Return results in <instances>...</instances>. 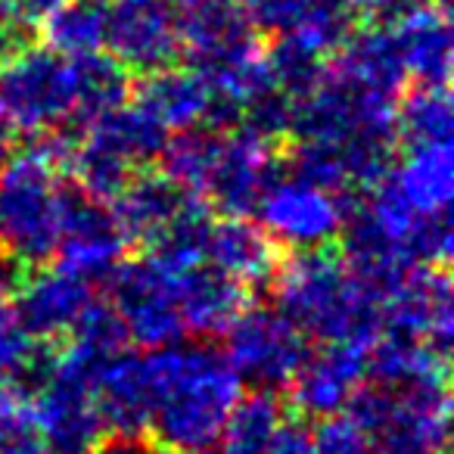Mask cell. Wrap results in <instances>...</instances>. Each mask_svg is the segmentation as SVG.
<instances>
[{
	"label": "cell",
	"mask_w": 454,
	"mask_h": 454,
	"mask_svg": "<svg viewBox=\"0 0 454 454\" xmlns=\"http://www.w3.org/2000/svg\"><path fill=\"white\" fill-rule=\"evenodd\" d=\"M380 330L427 340L448 352L454 336V302L445 268H411L380 299Z\"/></svg>",
	"instance_id": "obj_12"
},
{
	"label": "cell",
	"mask_w": 454,
	"mask_h": 454,
	"mask_svg": "<svg viewBox=\"0 0 454 454\" xmlns=\"http://www.w3.org/2000/svg\"><path fill=\"white\" fill-rule=\"evenodd\" d=\"M72 134H38L0 165V253L20 265H38L57 253L63 218L69 208L66 153Z\"/></svg>",
	"instance_id": "obj_4"
},
{
	"label": "cell",
	"mask_w": 454,
	"mask_h": 454,
	"mask_svg": "<svg viewBox=\"0 0 454 454\" xmlns=\"http://www.w3.org/2000/svg\"><path fill=\"white\" fill-rule=\"evenodd\" d=\"M255 32L296 38L333 57L348 35V10L340 0H240Z\"/></svg>",
	"instance_id": "obj_18"
},
{
	"label": "cell",
	"mask_w": 454,
	"mask_h": 454,
	"mask_svg": "<svg viewBox=\"0 0 454 454\" xmlns=\"http://www.w3.org/2000/svg\"><path fill=\"white\" fill-rule=\"evenodd\" d=\"M90 302H94L90 280L57 265L20 278L13 309L35 340L53 342L57 336H69Z\"/></svg>",
	"instance_id": "obj_17"
},
{
	"label": "cell",
	"mask_w": 454,
	"mask_h": 454,
	"mask_svg": "<svg viewBox=\"0 0 454 454\" xmlns=\"http://www.w3.org/2000/svg\"><path fill=\"white\" fill-rule=\"evenodd\" d=\"M247 286L215 271L206 262L177 271V309L184 330L196 336L224 333L231 321L247 309Z\"/></svg>",
	"instance_id": "obj_22"
},
{
	"label": "cell",
	"mask_w": 454,
	"mask_h": 454,
	"mask_svg": "<svg viewBox=\"0 0 454 454\" xmlns=\"http://www.w3.org/2000/svg\"><path fill=\"white\" fill-rule=\"evenodd\" d=\"M296 144L324 146L340 162L346 190L383 181L395 153V94L346 75L327 59L321 78L293 106Z\"/></svg>",
	"instance_id": "obj_1"
},
{
	"label": "cell",
	"mask_w": 454,
	"mask_h": 454,
	"mask_svg": "<svg viewBox=\"0 0 454 454\" xmlns=\"http://www.w3.org/2000/svg\"><path fill=\"white\" fill-rule=\"evenodd\" d=\"M0 454H53V451L38 439V433H35V435H22V439H13V442H4Z\"/></svg>",
	"instance_id": "obj_41"
},
{
	"label": "cell",
	"mask_w": 454,
	"mask_h": 454,
	"mask_svg": "<svg viewBox=\"0 0 454 454\" xmlns=\"http://www.w3.org/2000/svg\"><path fill=\"white\" fill-rule=\"evenodd\" d=\"M218 144H221V134L208 125L171 131L162 153H159L162 171L181 190L206 200V184H208V175H212L215 156H218Z\"/></svg>",
	"instance_id": "obj_28"
},
{
	"label": "cell",
	"mask_w": 454,
	"mask_h": 454,
	"mask_svg": "<svg viewBox=\"0 0 454 454\" xmlns=\"http://www.w3.org/2000/svg\"><path fill=\"white\" fill-rule=\"evenodd\" d=\"M13 156V128L0 119V165Z\"/></svg>",
	"instance_id": "obj_42"
},
{
	"label": "cell",
	"mask_w": 454,
	"mask_h": 454,
	"mask_svg": "<svg viewBox=\"0 0 454 454\" xmlns=\"http://www.w3.org/2000/svg\"><path fill=\"white\" fill-rule=\"evenodd\" d=\"M274 146L278 144L247 131V128L234 134H221L218 156H215L212 175L206 184V200H212L224 215L255 212L268 184L280 175Z\"/></svg>",
	"instance_id": "obj_13"
},
{
	"label": "cell",
	"mask_w": 454,
	"mask_h": 454,
	"mask_svg": "<svg viewBox=\"0 0 454 454\" xmlns=\"http://www.w3.org/2000/svg\"><path fill=\"white\" fill-rule=\"evenodd\" d=\"M206 265L253 290L278 274L280 253L262 224L249 221L247 215H224L218 221L212 218L208 227Z\"/></svg>",
	"instance_id": "obj_19"
},
{
	"label": "cell",
	"mask_w": 454,
	"mask_h": 454,
	"mask_svg": "<svg viewBox=\"0 0 454 454\" xmlns=\"http://www.w3.org/2000/svg\"><path fill=\"white\" fill-rule=\"evenodd\" d=\"M367 377L383 386L448 383V352L417 336L380 330L367 346Z\"/></svg>",
	"instance_id": "obj_25"
},
{
	"label": "cell",
	"mask_w": 454,
	"mask_h": 454,
	"mask_svg": "<svg viewBox=\"0 0 454 454\" xmlns=\"http://www.w3.org/2000/svg\"><path fill=\"white\" fill-rule=\"evenodd\" d=\"M224 336V358L231 361L240 383H249L253 389L278 392L290 386L293 373L309 355L305 333L278 305L243 309Z\"/></svg>",
	"instance_id": "obj_8"
},
{
	"label": "cell",
	"mask_w": 454,
	"mask_h": 454,
	"mask_svg": "<svg viewBox=\"0 0 454 454\" xmlns=\"http://www.w3.org/2000/svg\"><path fill=\"white\" fill-rule=\"evenodd\" d=\"M386 28L402 59V69L417 84H448L451 75V28L448 7L439 0H417L386 16Z\"/></svg>",
	"instance_id": "obj_16"
},
{
	"label": "cell",
	"mask_w": 454,
	"mask_h": 454,
	"mask_svg": "<svg viewBox=\"0 0 454 454\" xmlns=\"http://www.w3.org/2000/svg\"><path fill=\"white\" fill-rule=\"evenodd\" d=\"M41 26L47 47L63 57L97 53L106 44V0H69Z\"/></svg>",
	"instance_id": "obj_29"
},
{
	"label": "cell",
	"mask_w": 454,
	"mask_h": 454,
	"mask_svg": "<svg viewBox=\"0 0 454 454\" xmlns=\"http://www.w3.org/2000/svg\"><path fill=\"white\" fill-rule=\"evenodd\" d=\"M22 271H20V262L10 259L7 253H0V302L10 299L16 293V284H20Z\"/></svg>",
	"instance_id": "obj_40"
},
{
	"label": "cell",
	"mask_w": 454,
	"mask_h": 454,
	"mask_svg": "<svg viewBox=\"0 0 454 454\" xmlns=\"http://www.w3.org/2000/svg\"><path fill=\"white\" fill-rule=\"evenodd\" d=\"M63 4H69V0H13V7L20 10L28 26H41V22H44L53 10L63 7Z\"/></svg>",
	"instance_id": "obj_39"
},
{
	"label": "cell",
	"mask_w": 454,
	"mask_h": 454,
	"mask_svg": "<svg viewBox=\"0 0 454 454\" xmlns=\"http://www.w3.org/2000/svg\"><path fill=\"white\" fill-rule=\"evenodd\" d=\"M150 427L162 445L212 448L243 395V383L224 352L206 342H171L146 355Z\"/></svg>",
	"instance_id": "obj_2"
},
{
	"label": "cell",
	"mask_w": 454,
	"mask_h": 454,
	"mask_svg": "<svg viewBox=\"0 0 454 454\" xmlns=\"http://www.w3.org/2000/svg\"><path fill=\"white\" fill-rule=\"evenodd\" d=\"M278 309L315 342H364L380 333V296L342 255L302 249L274 274Z\"/></svg>",
	"instance_id": "obj_3"
},
{
	"label": "cell",
	"mask_w": 454,
	"mask_h": 454,
	"mask_svg": "<svg viewBox=\"0 0 454 454\" xmlns=\"http://www.w3.org/2000/svg\"><path fill=\"white\" fill-rule=\"evenodd\" d=\"M97 404L106 429L115 433H140L150 427V377H146V361L144 355L125 352L113 355L97 367Z\"/></svg>",
	"instance_id": "obj_24"
},
{
	"label": "cell",
	"mask_w": 454,
	"mask_h": 454,
	"mask_svg": "<svg viewBox=\"0 0 454 454\" xmlns=\"http://www.w3.org/2000/svg\"><path fill=\"white\" fill-rule=\"evenodd\" d=\"M367 380L364 342H321L293 373V404L302 417H330L348 408Z\"/></svg>",
	"instance_id": "obj_15"
},
{
	"label": "cell",
	"mask_w": 454,
	"mask_h": 454,
	"mask_svg": "<svg viewBox=\"0 0 454 454\" xmlns=\"http://www.w3.org/2000/svg\"><path fill=\"white\" fill-rule=\"evenodd\" d=\"M348 13H364V16H389L395 10L417 4V0H340Z\"/></svg>",
	"instance_id": "obj_38"
},
{
	"label": "cell",
	"mask_w": 454,
	"mask_h": 454,
	"mask_svg": "<svg viewBox=\"0 0 454 454\" xmlns=\"http://www.w3.org/2000/svg\"><path fill=\"white\" fill-rule=\"evenodd\" d=\"M315 454H371V442L361 423L348 411L321 417L317 429L311 433Z\"/></svg>",
	"instance_id": "obj_33"
},
{
	"label": "cell",
	"mask_w": 454,
	"mask_h": 454,
	"mask_svg": "<svg viewBox=\"0 0 454 454\" xmlns=\"http://www.w3.org/2000/svg\"><path fill=\"white\" fill-rule=\"evenodd\" d=\"M346 411L367 433L371 454H445L448 448V383L361 386Z\"/></svg>",
	"instance_id": "obj_5"
},
{
	"label": "cell",
	"mask_w": 454,
	"mask_h": 454,
	"mask_svg": "<svg viewBox=\"0 0 454 454\" xmlns=\"http://www.w3.org/2000/svg\"><path fill=\"white\" fill-rule=\"evenodd\" d=\"M134 103H140L168 134L196 125L215 128V119H218V97L193 66L181 69L171 63L156 72H146Z\"/></svg>",
	"instance_id": "obj_20"
},
{
	"label": "cell",
	"mask_w": 454,
	"mask_h": 454,
	"mask_svg": "<svg viewBox=\"0 0 454 454\" xmlns=\"http://www.w3.org/2000/svg\"><path fill=\"white\" fill-rule=\"evenodd\" d=\"M280 423H284V408L274 392L255 389L253 395H240L218 435V454H268Z\"/></svg>",
	"instance_id": "obj_27"
},
{
	"label": "cell",
	"mask_w": 454,
	"mask_h": 454,
	"mask_svg": "<svg viewBox=\"0 0 454 454\" xmlns=\"http://www.w3.org/2000/svg\"><path fill=\"white\" fill-rule=\"evenodd\" d=\"M51 361V346L35 340L26 330V324L20 321L13 305H7V299H4L0 302V386H38V380L47 373Z\"/></svg>",
	"instance_id": "obj_30"
},
{
	"label": "cell",
	"mask_w": 454,
	"mask_h": 454,
	"mask_svg": "<svg viewBox=\"0 0 454 454\" xmlns=\"http://www.w3.org/2000/svg\"><path fill=\"white\" fill-rule=\"evenodd\" d=\"M128 237L106 202H97L84 193H72L69 208L63 218V234H59L57 253L59 265L66 271L78 274L84 280H109L115 268L125 262Z\"/></svg>",
	"instance_id": "obj_14"
},
{
	"label": "cell",
	"mask_w": 454,
	"mask_h": 454,
	"mask_svg": "<svg viewBox=\"0 0 454 454\" xmlns=\"http://www.w3.org/2000/svg\"><path fill=\"white\" fill-rule=\"evenodd\" d=\"M84 454H159V451H156V445H153L150 439H144L140 433H119V435H113V439H100Z\"/></svg>",
	"instance_id": "obj_37"
},
{
	"label": "cell",
	"mask_w": 454,
	"mask_h": 454,
	"mask_svg": "<svg viewBox=\"0 0 454 454\" xmlns=\"http://www.w3.org/2000/svg\"><path fill=\"white\" fill-rule=\"evenodd\" d=\"M28 32H32V26L22 20V13L13 7V0H0V59L22 51L28 44Z\"/></svg>",
	"instance_id": "obj_35"
},
{
	"label": "cell",
	"mask_w": 454,
	"mask_h": 454,
	"mask_svg": "<svg viewBox=\"0 0 454 454\" xmlns=\"http://www.w3.org/2000/svg\"><path fill=\"white\" fill-rule=\"evenodd\" d=\"M72 342L69 348L78 352L82 358L94 361V364H103L113 355L125 352L128 346V330L121 324L119 311L113 309V302H90L88 311L75 321V327L69 330Z\"/></svg>",
	"instance_id": "obj_32"
},
{
	"label": "cell",
	"mask_w": 454,
	"mask_h": 454,
	"mask_svg": "<svg viewBox=\"0 0 454 454\" xmlns=\"http://www.w3.org/2000/svg\"><path fill=\"white\" fill-rule=\"evenodd\" d=\"M35 435V402L20 383L0 386V445Z\"/></svg>",
	"instance_id": "obj_34"
},
{
	"label": "cell",
	"mask_w": 454,
	"mask_h": 454,
	"mask_svg": "<svg viewBox=\"0 0 454 454\" xmlns=\"http://www.w3.org/2000/svg\"><path fill=\"white\" fill-rule=\"evenodd\" d=\"M97 367L78 352H53L35 392V433L53 454H84L106 435L97 404Z\"/></svg>",
	"instance_id": "obj_7"
},
{
	"label": "cell",
	"mask_w": 454,
	"mask_h": 454,
	"mask_svg": "<svg viewBox=\"0 0 454 454\" xmlns=\"http://www.w3.org/2000/svg\"><path fill=\"white\" fill-rule=\"evenodd\" d=\"M109 57L128 72H156L181 53L177 0H106Z\"/></svg>",
	"instance_id": "obj_11"
},
{
	"label": "cell",
	"mask_w": 454,
	"mask_h": 454,
	"mask_svg": "<svg viewBox=\"0 0 454 454\" xmlns=\"http://www.w3.org/2000/svg\"><path fill=\"white\" fill-rule=\"evenodd\" d=\"M72 75H75V121L82 125L113 113L131 94L128 69L103 51L72 57Z\"/></svg>",
	"instance_id": "obj_26"
},
{
	"label": "cell",
	"mask_w": 454,
	"mask_h": 454,
	"mask_svg": "<svg viewBox=\"0 0 454 454\" xmlns=\"http://www.w3.org/2000/svg\"><path fill=\"white\" fill-rule=\"evenodd\" d=\"M0 115L26 134H51L75 121L72 57L26 44L0 59Z\"/></svg>",
	"instance_id": "obj_6"
},
{
	"label": "cell",
	"mask_w": 454,
	"mask_h": 454,
	"mask_svg": "<svg viewBox=\"0 0 454 454\" xmlns=\"http://www.w3.org/2000/svg\"><path fill=\"white\" fill-rule=\"evenodd\" d=\"M187 196V190L177 187L165 171H134L125 187L115 193L113 215L125 231L128 243L153 247L175 224Z\"/></svg>",
	"instance_id": "obj_21"
},
{
	"label": "cell",
	"mask_w": 454,
	"mask_h": 454,
	"mask_svg": "<svg viewBox=\"0 0 454 454\" xmlns=\"http://www.w3.org/2000/svg\"><path fill=\"white\" fill-rule=\"evenodd\" d=\"M451 121L448 84H417L395 106V137L404 144L451 140Z\"/></svg>",
	"instance_id": "obj_31"
},
{
	"label": "cell",
	"mask_w": 454,
	"mask_h": 454,
	"mask_svg": "<svg viewBox=\"0 0 454 454\" xmlns=\"http://www.w3.org/2000/svg\"><path fill=\"white\" fill-rule=\"evenodd\" d=\"M255 212L274 243L302 253V249H324L340 240L346 200L336 190L317 187L299 175H278L262 193Z\"/></svg>",
	"instance_id": "obj_10"
},
{
	"label": "cell",
	"mask_w": 454,
	"mask_h": 454,
	"mask_svg": "<svg viewBox=\"0 0 454 454\" xmlns=\"http://www.w3.org/2000/svg\"><path fill=\"white\" fill-rule=\"evenodd\" d=\"M268 454H315V445H311V429H305V423L299 420H286L278 427L271 445H268Z\"/></svg>",
	"instance_id": "obj_36"
},
{
	"label": "cell",
	"mask_w": 454,
	"mask_h": 454,
	"mask_svg": "<svg viewBox=\"0 0 454 454\" xmlns=\"http://www.w3.org/2000/svg\"><path fill=\"white\" fill-rule=\"evenodd\" d=\"M175 454H215L212 448H184V451H175Z\"/></svg>",
	"instance_id": "obj_43"
},
{
	"label": "cell",
	"mask_w": 454,
	"mask_h": 454,
	"mask_svg": "<svg viewBox=\"0 0 454 454\" xmlns=\"http://www.w3.org/2000/svg\"><path fill=\"white\" fill-rule=\"evenodd\" d=\"M113 284V309L119 311L128 340L144 348H159L181 342L187 333L177 309V271L146 255L137 262H121Z\"/></svg>",
	"instance_id": "obj_9"
},
{
	"label": "cell",
	"mask_w": 454,
	"mask_h": 454,
	"mask_svg": "<svg viewBox=\"0 0 454 454\" xmlns=\"http://www.w3.org/2000/svg\"><path fill=\"white\" fill-rule=\"evenodd\" d=\"M402 162L386 175L404 202L420 215H451L454 156L451 140L435 144H404Z\"/></svg>",
	"instance_id": "obj_23"
}]
</instances>
